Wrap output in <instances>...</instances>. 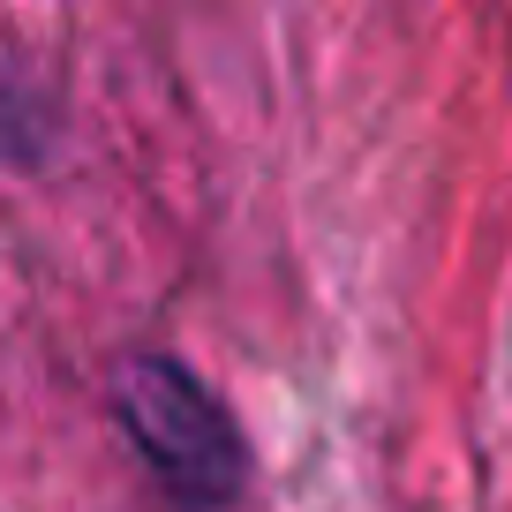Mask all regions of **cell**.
<instances>
[{
	"mask_svg": "<svg viewBox=\"0 0 512 512\" xmlns=\"http://www.w3.org/2000/svg\"><path fill=\"white\" fill-rule=\"evenodd\" d=\"M113 400H121L136 452L166 475V490L181 505H234L241 497V437L226 422V407L181 362H166V354L128 362Z\"/></svg>",
	"mask_w": 512,
	"mask_h": 512,
	"instance_id": "6da1fadb",
	"label": "cell"
}]
</instances>
